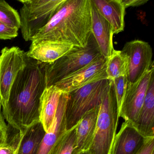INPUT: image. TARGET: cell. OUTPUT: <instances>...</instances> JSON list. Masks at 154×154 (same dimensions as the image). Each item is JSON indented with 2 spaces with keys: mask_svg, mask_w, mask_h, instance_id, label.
Masks as SVG:
<instances>
[{
  "mask_svg": "<svg viewBox=\"0 0 154 154\" xmlns=\"http://www.w3.org/2000/svg\"><path fill=\"white\" fill-rule=\"evenodd\" d=\"M46 63L27 56L11 90L5 120L19 133L39 121L40 98L46 88Z\"/></svg>",
  "mask_w": 154,
  "mask_h": 154,
  "instance_id": "cell-1",
  "label": "cell"
},
{
  "mask_svg": "<svg viewBox=\"0 0 154 154\" xmlns=\"http://www.w3.org/2000/svg\"><path fill=\"white\" fill-rule=\"evenodd\" d=\"M91 33V0H66L33 38L31 45L48 41L84 48Z\"/></svg>",
  "mask_w": 154,
  "mask_h": 154,
  "instance_id": "cell-2",
  "label": "cell"
},
{
  "mask_svg": "<svg viewBox=\"0 0 154 154\" xmlns=\"http://www.w3.org/2000/svg\"><path fill=\"white\" fill-rule=\"evenodd\" d=\"M119 117L113 83L109 81L102 98L90 154H111Z\"/></svg>",
  "mask_w": 154,
  "mask_h": 154,
  "instance_id": "cell-3",
  "label": "cell"
},
{
  "mask_svg": "<svg viewBox=\"0 0 154 154\" xmlns=\"http://www.w3.org/2000/svg\"><path fill=\"white\" fill-rule=\"evenodd\" d=\"M103 57L91 33L86 46H74L68 53L54 63H46V87L55 85L61 80Z\"/></svg>",
  "mask_w": 154,
  "mask_h": 154,
  "instance_id": "cell-4",
  "label": "cell"
},
{
  "mask_svg": "<svg viewBox=\"0 0 154 154\" xmlns=\"http://www.w3.org/2000/svg\"><path fill=\"white\" fill-rule=\"evenodd\" d=\"M109 81L99 80L68 93L66 107V129L77 125L88 112L100 105Z\"/></svg>",
  "mask_w": 154,
  "mask_h": 154,
  "instance_id": "cell-5",
  "label": "cell"
},
{
  "mask_svg": "<svg viewBox=\"0 0 154 154\" xmlns=\"http://www.w3.org/2000/svg\"><path fill=\"white\" fill-rule=\"evenodd\" d=\"M66 0H20V30L25 41H31L50 21Z\"/></svg>",
  "mask_w": 154,
  "mask_h": 154,
  "instance_id": "cell-6",
  "label": "cell"
},
{
  "mask_svg": "<svg viewBox=\"0 0 154 154\" xmlns=\"http://www.w3.org/2000/svg\"><path fill=\"white\" fill-rule=\"evenodd\" d=\"M26 52L18 47H5L0 55V109L6 118L11 90L20 72L26 66Z\"/></svg>",
  "mask_w": 154,
  "mask_h": 154,
  "instance_id": "cell-7",
  "label": "cell"
},
{
  "mask_svg": "<svg viewBox=\"0 0 154 154\" xmlns=\"http://www.w3.org/2000/svg\"><path fill=\"white\" fill-rule=\"evenodd\" d=\"M128 58V84L138 81L154 65L152 48L147 42L134 40L127 42L121 50Z\"/></svg>",
  "mask_w": 154,
  "mask_h": 154,
  "instance_id": "cell-8",
  "label": "cell"
},
{
  "mask_svg": "<svg viewBox=\"0 0 154 154\" xmlns=\"http://www.w3.org/2000/svg\"><path fill=\"white\" fill-rule=\"evenodd\" d=\"M154 73V66L136 82L128 84L119 116L125 121L135 125L146 96L151 76Z\"/></svg>",
  "mask_w": 154,
  "mask_h": 154,
  "instance_id": "cell-9",
  "label": "cell"
},
{
  "mask_svg": "<svg viewBox=\"0 0 154 154\" xmlns=\"http://www.w3.org/2000/svg\"><path fill=\"white\" fill-rule=\"evenodd\" d=\"M106 65L107 58L103 57L67 76L54 85L63 92L69 93L89 84L107 79Z\"/></svg>",
  "mask_w": 154,
  "mask_h": 154,
  "instance_id": "cell-10",
  "label": "cell"
},
{
  "mask_svg": "<svg viewBox=\"0 0 154 154\" xmlns=\"http://www.w3.org/2000/svg\"><path fill=\"white\" fill-rule=\"evenodd\" d=\"M91 33L97 42L102 55L109 57L115 50L113 45V31L109 23L98 11L91 0Z\"/></svg>",
  "mask_w": 154,
  "mask_h": 154,
  "instance_id": "cell-11",
  "label": "cell"
},
{
  "mask_svg": "<svg viewBox=\"0 0 154 154\" xmlns=\"http://www.w3.org/2000/svg\"><path fill=\"white\" fill-rule=\"evenodd\" d=\"M146 139L131 123L125 121L115 136L111 154H136Z\"/></svg>",
  "mask_w": 154,
  "mask_h": 154,
  "instance_id": "cell-12",
  "label": "cell"
},
{
  "mask_svg": "<svg viewBox=\"0 0 154 154\" xmlns=\"http://www.w3.org/2000/svg\"><path fill=\"white\" fill-rule=\"evenodd\" d=\"M100 109L99 105L87 112L77 124L74 154L89 150L95 135Z\"/></svg>",
  "mask_w": 154,
  "mask_h": 154,
  "instance_id": "cell-13",
  "label": "cell"
},
{
  "mask_svg": "<svg viewBox=\"0 0 154 154\" xmlns=\"http://www.w3.org/2000/svg\"><path fill=\"white\" fill-rule=\"evenodd\" d=\"M68 97V93L62 92L53 123L46 132L37 154H48L58 138L66 131L65 112Z\"/></svg>",
  "mask_w": 154,
  "mask_h": 154,
  "instance_id": "cell-14",
  "label": "cell"
},
{
  "mask_svg": "<svg viewBox=\"0 0 154 154\" xmlns=\"http://www.w3.org/2000/svg\"><path fill=\"white\" fill-rule=\"evenodd\" d=\"M46 132L40 121L16 135L12 144L16 154H37Z\"/></svg>",
  "mask_w": 154,
  "mask_h": 154,
  "instance_id": "cell-15",
  "label": "cell"
},
{
  "mask_svg": "<svg viewBox=\"0 0 154 154\" xmlns=\"http://www.w3.org/2000/svg\"><path fill=\"white\" fill-rule=\"evenodd\" d=\"M134 127L146 138L154 137V75L151 76L145 100Z\"/></svg>",
  "mask_w": 154,
  "mask_h": 154,
  "instance_id": "cell-16",
  "label": "cell"
},
{
  "mask_svg": "<svg viewBox=\"0 0 154 154\" xmlns=\"http://www.w3.org/2000/svg\"><path fill=\"white\" fill-rule=\"evenodd\" d=\"M73 46L60 42L43 41L30 45L27 56L44 63H51L68 53Z\"/></svg>",
  "mask_w": 154,
  "mask_h": 154,
  "instance_id": "cell-17",
  "label": "cell"
},
{
  "mask_svg": "<svg viewBox=\"0 0 154 154\" xmlns=\"http://www.w3.org/2000/svg\"><path fill=\"white\" fill-rule=\"evenodd\" d=\"M101 15L109 23L113 34L124 30L125 8L122 0H91Z\"/></svg>",
  "mask_w": 154,
  "mask_h": 154,
  "instance_id": "cell-18",
  "label": "cell"
},
{
  "mask_svg": "<svg viewBox=\"0 0 154 154\" xmlns=\"http://www.w3.org/2000/svg\"><path fill=\"white\" fill-rule=\"evenodd\" d=\"M62 92L59 88L52 85L45 88L40 98L39 121L46 132L53 123Z\"/></svg>",
  "mask_w": 154,
  "mask_h": 154,
  "instance_id": "cell-19",
  "label": "cell"
},
{
  "mask_svg": "<svg viewBox=\"0 0 154 154\" xmlns=\"http://www.w3.org/2000/svg\"><path fill=\"white\" fill-rule=\"evenodd\" d=\"M128 58L122 51L114 50L107 59L106 73L107 79L112 81L118 77L127 75Z\"/></svg>",
  "mask_w": 154,
  "mask_h": 154,
  "instance_id": "cell-20",
  "label": "cell"
},
{
  "mask_svg": "<svg viewBox=\"0 0 154 154\" xmlns=\"http://www.w3.org/2000/svg\"><path fill=\"white\" fill-rule=\"evenodd\" d=\"M77 125L62 134L48 154H74Z\"/></svg>",
  "mask_w": 154,
  "mask_h": 154,
  "instance_id": "cell-21",
  "label": "cell"
},
{
  "mask_svg": "<svg viewBox=\"0 0 154 154\" xmlns=\"http://www.w3.org/2000/svg\"><path fill=\"white\" fill-rule=\"evenodd\" d=\"M0 22L9 26L20 29V14L7 2L2 0H0Z\"/></svg>",
  "mask_w": 154,
  "mask_h": 154,
  "instance_id": "cell-22",
  "label": "cell"
},
{
  "mask_svg": "<svg viewBox=\"0 0 154 154\" xmlns=\"http://www.w3.org/2000/svg\"><path fill=\"white\" fill-rule=\"evenodd\" d=\"M112 82L118 109L120 113L128 87V82L127 75H123L118 77L114 79Z\"/></svg>",
  "mask_w": 154,
  "mask_h": 154,
  "instance_id": "cell-23",
  "label": "cell"
},
{
  "mask_svg": "<svg viewBox=\"0 0 154 154\" xmlns=\"http://www.w3.org/2000/svg\"><path fill=\"white\" fill-rule=\"evenodd\" d=\"M18 30L0 22V39L8 40L15 38L18 35Z\"/></svg>",
  "mask_w": 154,
  "mask_h": 154,
  "instance_id": "cell-24",
  "label": "cell"
},
{
  "mask_svg": "<svg viewBox=\"0 0 154 154\" xmlns=\"http://www.w3.org/2000/svg\"><path fill=\"white\" fill-rule=\"evenodd\" d=\"M8 129L6 120L0 109V146L8 144Z\"/></svg>",
  "mask_w": 154,
  "mask_h": 154,
  "instance_id": "cell-25",
  "label": "cell"
},
{
  "mask_svg": "<svg viewBox=\"0 0 154 154\" xmlns=\"http://www.w3.org/2000/svg\"><path fill=\"white\" fill-rule=\"evenodd\" d=\"M154 137L148 138L136 154H154Z\"/></svg>",
  "mask_w": 154,
  "mask_h": 154,
  "instance_id": "cell-26",
  "label": "cell"
},
{
  "mask_svg": "<svg viewBox=\"0 0 154 154\" xmlns=\"http://www.w3.org/2000/svg\"><path fill=\"white\" fill-rule=\"evenodd\" d=\"M125 8L137 7L146 3L148 0H122Z\"/></svg>",
  "mask_w": 154,
  "mask_h": 154,
  "instance_id": "cell-27",
  "label": "cell"
},
{
  "mask_svg": "<svg viewBox=\"0 0 154 154\" xmlns=\"http://www.w3.org/2000/svg\"><path fill=\"white\" fill-rule=\"evenodd\" d=\"M0 154H16V147L8 143L0 146Z\"/></svg>",
  "mask_w": 154,
  "mask_h": 154,
  "instance_id": "cell-28",
  "label": "cell"
},
{
  "mask_svg": "<svg viewBox=\"0 0 154 154\" xmlns=\"http://www.w3.org/2000/svg\"><path fill=\"white\" fill-rule=\"evenodd\" d=\"M78 154H90V152L89 150L87 151H83V152H81V153H79Z\"/></svg>",
  "mask_w": 154,
  "mask_h": 154,
  "instance_id": "cell-29",
  "label": "cell"
}]
</instances>
